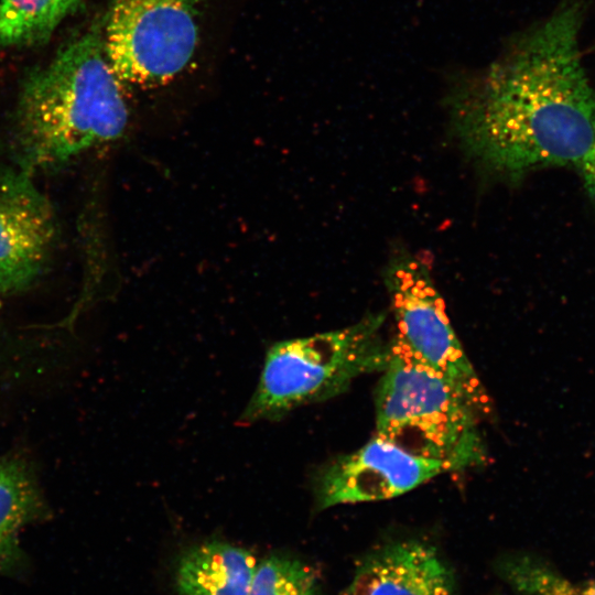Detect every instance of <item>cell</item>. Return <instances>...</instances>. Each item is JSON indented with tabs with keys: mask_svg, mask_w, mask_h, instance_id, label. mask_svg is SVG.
Returning a JSON list of instances; mask_svg holds the SVG:
<instances>
[{
	"mask_svg": "<svg viewBox=\"0 0 595 595\" xmlns=\"http://www.w3.org/2000/svg\"><path fill=\"white\" fill-rule=\"evenodd\" d=\"M582 8L562 4L453 93L459 144L486 172L515 177L576 166L595 141V89L578 46Z\"/></svg>",
	"mask_w": 595,
	"mask_h": 595,
	"instance_id": "obj_1",
	"label": "cell"
},
{
	"mask_svg": "<svg viewBox=\"0 0 595 595\" xmlns=\"http://www.w3.org/2000/svg\"><path fill=\"white\" fill-rule=\"evenodd\" d=\"M129 115L123 83L108 60L102 31L94 26L24 79L18 101L20 170L33 175L117 140Z\"/></svg>",
	"mask_w": 595,
	"mask_h": 595,
	"instance_id": "obj_2",
	"label": "cell"
},
{
	"mask_svg": "<svg viewBox=\"0 0 595 595\" xmlns=\"http://www.w3.org/2000/svg\"><path fill=\"white\" fill-rule=\"evenodd\" d=\"M375 393L376 435L416 455L466 469L486 459L479 430L484 419L450 378L397 337Z\"/></svg>",
	"mask_w": 595,
	"mask_h": 595,
	"instance_id": "obj_3",
	"label": "cell"
},
{
	"mask_svg": "<svg viewBox=\"0 0 595 595\" xmlns=\"http://www.w3.org/2000/svg\"><path fill=\"white\" fill-rule=\"evenodd\" d=\"M383 323V314H369L339 329L274 343L240 421L281 420L343 393L364 375L380 372L389 353Z\"/></svg>",
	"mask_w": 595,
	"mask_h": 595,
	"instance_id": "obj_4",
	"label": "cell"
},
{
	"mask_svg": "<svg viewBox=\"0 0 595 595\" xmlns=\"http://www.w3.org/2000/svg\"><path fill=\"white\" fill-rule=\"evenodd\" d=\"M201 0H111L102 32L108 60L123 84L170 83L198 42Z\"/></svg>",
	"mask_w": 595,
	"mask_h": 595,
	"instance_id": "obj_5",
	"label": "cell"
},
{
	"mask_svg": "<svg viewBox=\"0 0 595 595\" xmlns=\"http://www.w3.org/2000/svg\"><path fill=\"white\" fill-rule=\"evenodd\" d=\"M385 284L394 337L456 383L483 418L489 415V396L456 336L426 264L414 256L397 255L385 270Z\"/></svg>",
	"mask_w": 595,
	"mask_h": 595,
	"instance_id": "obj_6",
	"label": "cell"
},
{
	"mask_svg": "<svg viewBox=\"0 0 595 595\" xmlns=\"http://www.w3.org/2000/svg\"><path fill=\"white\" fill-rule=\"evenodd\" d=\"M457 470L462 469L453 462L416 455L375 434L360 448L322 467L314 477L313 491L322 510L391 499Z\"/></svg>",
	"mask_w": 595,
	"mask_h": 595,
	"instance_id": "obj_7",
	"label": "cell"
},
{
	"mask_svg": "<svg viewBox=\"0 0 595 595\" xmlns=\"http://www.w3.org/2000/svg\"><path fill=\"white\" fill-rule=\"evenodd\" d=\"M54 212L32 175H0V296L26 290L43 273L55 240Z\"/></svg>",
	"mask_w": 595,
	"mask_h": 595,
	"instance_id": "obj_8",
	"label": "cell"
},
{
	"mask_svg": "<svg viewBox=\"0 0 595 595\" xmlns=\"http://www.w3.org/2000/svg\"><path fill=\"white\" fill-rule=\"evenodd\" d=\"M349 595H456L455 577L436 550L416 540L382 544L361 559Z\"/></svg>",
	"mask_w": 595,
	"mask_h": 595,
	"instance_id": "obj_9",
	"label": "cell"
},
{
	"mask_svg": "<svg viewBox=\"0 0 595 595\" xmlns=\"http://www.w3.org/2000/svg\"><path fill=\"white\" fill-rule=\"evenodd\" d=\"M51 517L34 463L18 452L0 455V576L26 572L29 560L20 534Z\"/></svg>",
	"mask_w": 595,
	"mask_h": 595,
	"instance_id": "obj_10",
	"label": "cell"
},
{
	"mask_svg": "<svg viewBox=\"0 0 595 595\" xmlns=\"http://www.w3.org/2000/svg\"><path fill=\"white\" fill-rule=\"evenodd\" d=\"M256 567L247 550L220 541L206 542L182 558L177 588L182 595H249Z\"/></svg>",
	"mask_w": 595,
	"mask_h": 595,
	"instance_id": "obj_11",
	"label": "cell"
},
{
	"mask_svg": "<svg viewBox=\"0 0 595 595\" xmlns=\"http://www.w3.org/2000/svg\"><path fill=\"white\" fill-rule=\"evenodd\" d=\"M83 0H0V48L43 42Z\"/></svg>",
	"mask_w": 595,
	"mask_h": 595,
	"instance_id": "obj_12",
	"label": "cell"
},
{
	"mask_svg": "<svg viewBox=\"0 0 595 595\" xmlns=\"http://www.w3.org/2000/svg\"><path fill=\"white\" fill-rule=\"evenodd\" d=\"M315 578L300 561L272 555L256 567L249 595H314Z\"/></svg>",
	"mask_w": 595,
	"mask_h": 595,
	"instance_id": "obj_13",
	"label": "cell"
},
{
	"mask_svg": "<svg viewBox=\"0 0 595 595\" xmlns=\"http://www.w3.org/2000/svg\"><path fill=\"white\" fill-rule=\"evenodd\" d=\"M520 589L532 595H595V582L584 586L572 585L537 564L529 563L521 572Z\"/></svg>",
	"mask_w": 595,
	"mask_h": 595,
	"instance_id": "obj_14",
	"label": "cell"
},
{
	"mask_svg": "<svg viewBox=\"0 0 595 595\" xmlns=\"http://www.w3.org/2000/svg\"><path fill=\"white\" fill-rule=\"evenodd\" d=\"M25 366V351L12 336L0 335V392L15 388Z\"/></svg>",
	"mask_w": 595,
	"mask_h": 595,
	"instance_id": "obj_15",
	"label": "cell"
},
{
	"mask_svg": "<svg viewBox=\"0 0 595 595\" xmlns=\"http://www.w3.org/2000/svg\"><path fill=\"white\" fill-rule=\"evenodd\" d=\"M575 167L580 171L584 187L595 204V141Z\"/></svg>",
	"mask_w": 595,
	"mask_h": 595,
	"instance_id": "obj_16",
	"label": "cell"
}]
</instances>
